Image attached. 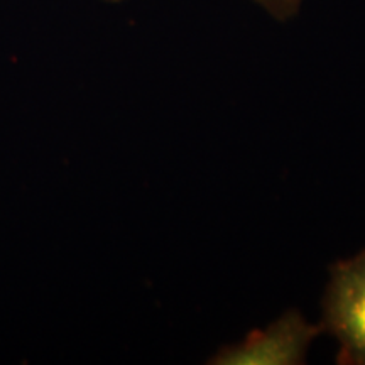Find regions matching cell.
Wrapping results in <instances>:
<instances>
[{
	"label": "cell",
	"instance_id": "obj_1",
	"mask_svg": "<svg viewBox=\"0 0 365 365\" xmlns=\"http://www.w3.org/2000/svg\"><path fill=\"white\" fill-rule=\"evenodd\" d=\"M322 308L323 333L339 341L335 362L365 365V250L330 267Z\"/></svg>",
	"mask_w": 365,
	"mask_h": 365
},
{
	"label": "cell",
	"instance_id": "obj_4",
	"mask_svg": "<svg viewBox=\"0 0 365 365\" xmlns=\"http://www.w3.org/2000/svg\"><path fill=\"white\" fill-rule=\"evenodd\" d=\"M107 2H120V0H107Z\"/></svg>",
	"mask_w": 365,
	"mask_h": 365
},
{
	"label": "cell",
	"instance_id": "obj_2",
	"mask_svg": "<svg viewBox=\"0 0 365 365\" xmlns=\"http://www.w3.org/2000/svg\"><path fill=\"white\" fill-rule=\"evenodd\" d=\"M322 325L308 323L298 309H289L262 330L250 331L235 345L222 346L208 360L212 365H301Z\"/></svg>",
	"mask_w": 365,
	"mask_h": 365
},
{
	"label": "cell",
	"instance_id": "obj_3",
	"mask_svg": "<svg viewBox=\"0 0 365 365\" xmlns=\"http://www.w3.org/2000/svg\"><path fill=\"white\" fill-rule=\"evenodd\" d=\"M254 2L266 9L274 19L289 21L298 14L303 0H254Z\"/></svg>",
	"mask_w": 365,
	"mask_h": 365
}]
</instances>
